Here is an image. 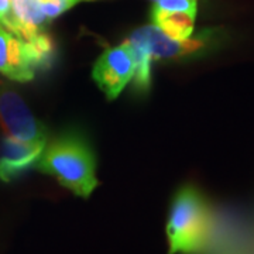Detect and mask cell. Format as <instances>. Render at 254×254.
Listing matches in <instances>:
<instances>
[{"mask_svg": "<svg viewBox=\"0 0 254 254\" xmlns=\"http://www.w3.org/2000/svg\"><path fill=\"white\" fill-rule=\"evenodd\" d=\"M36 167L79 198H89L99 185L93 150L86 137L75 130L64 131L48 143Z\"/></svg>", "mask_w": 254, "mask_h": 254, "instance_id": "obj_1", "label": "cell"}, {"mask_svg": "<svg viewBox=\"0 0 254 254\" xmlns=\"http://www.w3.org/2000/svg\"><path fill=\"white\" fill-rule=\"evenodd\" d=\"M213 218L205 195L193 185H184L174 195L168 219V254L200 253L212 235Z\"/></svg>", "mask_w": 254, "mask_h": 254, "instance_id": "obj_2", "label": "cell"}, {"mask_svg": "<svg viewBox=\"0 0 254 254\" xmlns=\"http://www.w3.org/2000/svg\"><path fill=\"white\" fill-rule=\"evenodd\" d=\"M138 30L148 46L153 60L199 58L218 50L223 41V34L219 30H206L198 36H190L184 40L167 36L153 23Z\"/></svg>", "mask_w": 254, "mask_h": 254, "instance_id": "obj_3", "label": "cell"}, {"mask_svg": "<svg viewBox=\"0 0 254 254\" xmlns=\"http://www.w3.org/2000/svg\"><path fill=\"white\" fill-rule=\"evenodd\" d=\"M136 61L127 41L105 50L92 68V78L109 100L118 98L134 78Z\"/></svg>", "mask_w": 254, "mask_h": 254, "instance_id": "obj_4", "label": "cell"}, {"mask_svg": "<svg viewBox=\"0 0 254 254\" xmlns=\"http://www.w3.org/2000/svg\"><path fill=\"white\" fill-rule=\"evenodd\" d=\"M0 125L6 134L28 143H47L46 126L17 92L0 85Z\"/></svg>", "mask_w": 254, "mask_h": 254, "instance_id": "obj_5", "label": "cell"}, {"mask_svg": "<svg viewBox=\"0 0 254 254\" xmlns=\"http://www.w3.org/2000/svg\"><path fill=\"white\" fill-rule=\"evenodd\" d=\"M47 143H28L6 136L0 143V180L13 181L38 163Z\"/></svg>", "mask_w": 254, "mask_h": 254, "instance_id": "obj_6", "label": "cell"}, {"mask_svg": "<svg viewBox=\"0 0 254 254\" xmlns=\"http://www.w3.org/2000/svg\"><path fill=\"white\" fill-rule=\"evenodd\" d=\"M0 73L17 82L31 81L36 75L26 41L3 26H0Z\"/></svg>", "mask_w": 254, "mask_h": 254, "instance_id": "obj_7", "label": "cell"}, {"mask_svg": "<svg viewBox=\"0 0 254 254\" xmlns=\"http://www.w3.org/2000/svg\"><path fill=\"white\" fill-rule=\"evenodd\" d=\"M11 26L10 30L23 40L46 33L47 23L50 21L43 11L40 0H10Z\"/></svg>", "mask_w": 254, "mask_h": 254, "instance_id": "obj_8", "label": "cell"}, {"mask_svg": "<svg viewBox=\"0 0 254 254\" xmlns=\"http://www.w3.org/2000/svg\"><path fill=\"white\" fill-rule=\"evenodd\" d=\"M136 61V72L133 78L134 91L138 93H147L151 85V63L153 55L148 50L145 40L141 36L140 30H134L126 40Z\"/></svg>", "mask_w": 254, "mask_h": 254, "instance_id": "obj_9", "label": "cell"}, {"mask_svg": "<svg viewBox=\"0 0 254 254\" xmlns=\"http://www.w3.org/2000/svg\"><path fill=\"white\" fill-rule=\"evenodd\" d=\"M151 21L167 36L184 40L190 38L195 27V14L187 11H164L151 9Z\"/></svg>", "mask_w": 254, "mask_h": 254, "instance_id": "obj_10", "label": "cell"}, {"mask_svg": "<svg viewBox=\"0 0 254 254\" xmlns=\"http://www.w3.org/2000/svg\"><path fill=\"white\" fill-rule=\"evenodd\" d=\"M24 41H26L28 58L34 71L46 69L54 58L55 46L53 38L47 33H41L33 37L31 40H24Z\"/></svg>", "mask_w": 254, "mask_h": 254, "instance_id": "obj_11", "label": "cell"}, {"mask_svg": "<svg viewBox=\"0 0 254 254\" xmlns=\"http://www.w3.org/2000/svg\"><path fill=\"white\" fill-rule=\"evenodd\" d=\"M40 1H41V7L47 18L53 20L75 7L79 3H89V1H98V0H40Z\"/></svg>", "mask_w": 254, "mask_h": 254, "instance_id": "obj_12", "label": "cell"}, {"mask_svg": "<svg viewBox=\"0 0 254 254\" xmlns=\"http://www.w3.org/2000/svg\"><path fill=\"white\" fill-rule=\"evenodd\" d=\"M0 26L10 30V26H11L10 0H0Z\"/></svg>", "mask_w": 254, "mask_h": 254, "instance_id": "obj_13", "label": "cell"}, {"mask_svg": "<svg viewBox=\"0 0 254 254\" xmlns=\"http://www.w3.org/2000/svg\"><path fill=\"white\" fill-rule=\"evenodd\" d=\"M153 1H157V0H153Z\"/></svg>", "mask_w": 254, "mask_h": 254, "instance_id": "obj_14", "label": "cell"}]
</instances>
